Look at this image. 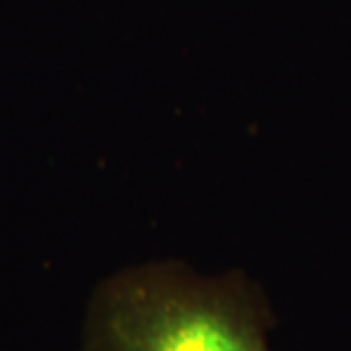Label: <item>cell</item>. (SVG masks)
Here are the masks:
<instances>
[{
	"mask_svg": "<svg viewBox=\"0 0 351 351\" xmlns=\"http://www.w3.org/2000/svg\"><path fill=\"white\" fill-rule=\"evenodd\" d=\"M274 328L265 293L244 274L143 263L106 277L92 293L84 351H274Z\"/></svg>",
	"mask_w": 351,
	"mask_h": 351,
	"instance_id": "cell-1",
	"label": "cell"
}]
</instances>
